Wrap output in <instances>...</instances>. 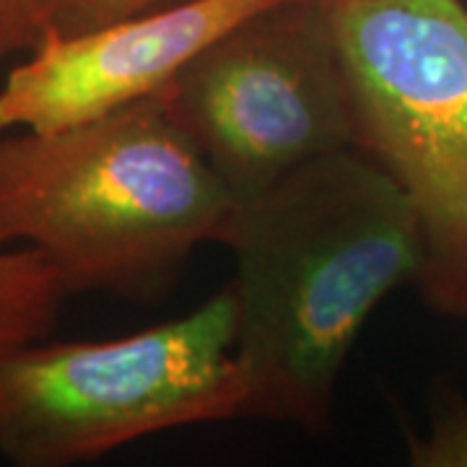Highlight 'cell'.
<instances>
[{
	"mask_svg": "<svg viewBox=\"0 0 467 467\" xmlns=\"http://www.w3.org/2000/svg\"><path fill=\"white\" fill-rule=\"evenodd\" d=\"M218 242L234 254L244 416L322 434L368 315L420 278L426 242L416 205L367 150H335L234 201Z\"/></svg>",
	"mask_w": 467,
	"mask_h": 467,
	"instance_id": "cell-1",
	"label": "cell"
},
{
	"mask_svg": "<svg viewBox=\"0 0 467 467\" xmlns=\"http://www.w3.org/2000/svg\"><path fill=\"white\" fill-rule=\"evenodd\" d=\"M232 208L164 88L55 133H0V247L39 252L67 296L156 284Z\"/></svg>",
	"mask_w": 467,
	"mask_h": 467,
	"instance_id": "cell-2",
	"label": "cell"
},
{
	"mask_svg": "<svg viewBox=\"0 0 467 467\" xmlns=\"http://www.w3.org/2000/svg\"><path fill=\"white\" fill-rule=\"evenodd\" d=\"M229 285L190 315L115 340H34L0 353V454L78 467L140 436L244 416Z\"/></svg>",
	"mask_w": 467,
	"mask_h": 467,
	"instance_id": "cell-3",
	"label": "cell"
},
{
	"mask_svg": "<svg viewBox=\"0 0 467 467\" xmlns=\"http://www.w3.org/2000/svg\"><path fill=\"white\" fill-rule=\"evenodd\" d=\"M348 78L358 149L416 205L420 281L467 315V5L322 0Z\"/></svg>",
	"mask_w": 467,
	"mask_h": 467,
	"instance_id": "cell-4",
	"label": "cell"
},
{
	"mask_svg": "<svg viewBox=\"0 0 467 467\" xmlns=\"http://www.w3.org/2000/svg\"><path fill=\"white\" fill-rule=\"evenodd\" d=\"M164 91L234 201L319 156L358 149L348 78L322 0H281L242 21Z\"/></svg>",
	"mask_w": 467,
	"mask_h": 467,
	"instance_id": "cell-5",
	"label": "cell"
},
{
	"mask_svg": "<svg viewBox=\"0 0 467 467\" xmlns=\"http://www.w3.org/2000/svg\"><path fill=\"white\" fill-rule=\"evenodd\" d=\"M281 0H174L84 32L50 29L0 86V133H55L149 99L198 52Z\"/></svg>",
	"mask_w": 467,
	"mask_h": 467,
	"instance_id": "cell-6",
	"label": "cell"
},
{
	"mask_svg": "<svg viewBox=\"0 0 467 467\" xmlns=\"http://www.w3.org/2000/svg\"><path fill=\"white\" fill-rule=\"evenodd\" d=\"M66 299V285L39 252L0 247V353L45 340Z\"/></svg>",
	"mask_w": 467,
	"mask_h": 467,
	"instance_id": "cell-7",
	"label": "cell"
},
{
	"mask_svg": "<svg viewBox=\"0 0 467 467\" xmlns=\"http://www.w3.org/2000/svg\"><path fill=\"white\" fill-rule=\"evenodd\" d=\"M410 467H467V400L447 395L426 436H408Z\"/></svg>",
	"mask_w": 467,
	"mask_h": 467,
	"instance_id": "cell-8",
	"label": "cell"
},
{
	"mask_svg": "<svg viewBox=\"0 0 467 467\" xmlns=\"http://www.w3.org/2000/svg\"><path fill=\"white\" fill-rule=\"evenodd\" d=\"M66 0H0V63L29 52L55 29Z\"/></svg>",
	"mask_w": 467,
	"mask_h": 467,
	"instance_id": "cell-9",
	"label": "cell"
},
{
	"mask_svg": "<svg viewBox=\"0 0 467 467\" xmlns=\"http://www.w3.org/2000/svg\"><path fill=\"white\" fill-rule=\"evenodd\" d=\"M174 0H66L55 29L57 32H84V29H94L109 21H119V18L135 16L150 8L167 5Z\"/></svg>",
	"mask_w": 467,
	"mask_h": 467,
	"instance_id": "cell-10",
	"label": "cell"
}]
</instances>
